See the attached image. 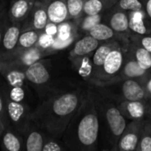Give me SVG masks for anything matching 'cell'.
Wrapping results in <instances>:
<instances>
[{
    "instance_id": "obj_1",
    "label": "cell",
    "mask_w": 151,
    "mask_h": 151,
    "mask_svg": "<svg viewBox=\"0 0 151 151\" xmlns=\"http://www.w3.org/2000/svg\"><path fill=\"white\" fill-rule=\"evenodd\" d=\"M80 104L74 92H64L40 102L32 111L30 119L36 122L48 134L59 138L65 133Z\"/></svg>"
},
{
    "instance_id": "obj_2",
    "label": "cell",
    "mask_w": 151,
    "mask_h": 151,
    "mask_svg": "<svg viewBox=\"0 0 151 151\" xmlns=\"http://www.w3.org/2000/svg\"><path fill=\"white\" fill-rule=\"evenodd\" d=\"M0 73L5 80L9 98L12 101L24 104L34 111L39 104V98L28 82L25 70L4 67L0 69Z\"/></svg>"
},
{
    "instance_id": "obj_3",
    "label": "cell",
    "mask_w": 151,
    "mask_h": 151,
    "mask_svg": "<svg viewBox=\"0 0 151 151\" xmlns=\"http://www.w3.org/2000/svg\"><path fill=\"white\" fill-rule=\"evenodd\" d=\"M99 124L96 115L94 113H88L78 120L75 128L66 127L64 133L65 144L69 146L71 142L76 139L80 144L90 146L96 142Z\"/></svg>"
},
{
    "instance_id": "obj_4",
    "label": "cell",
    "mask_w": 151,
    "mask_h": 151,
    "mask_svg": "<svg viewBox=\"0 0 151 151\" xmlns=\"http://www.w3.org/2000/svg\"><path fill=\"white\" fill-rule=\"evenodd\" d=\"M55 52V50L49 48L43 49L35 46L30 49L15 50L9 54L0 55V69L4 67L26 69L40 59L49 57Z\"/></svg>"
},
{
    "instance_id": "obj_5",
    "label": "cell",
    "mask_w": 151,
    "mask_h": 151,
    "mask_svg": "<svg viewBox=\"0 0 151 151\" xmlns=\"http://www.w3.org/2000/svg\"><path fill=\"white\" fill-rule=\"evenodd\" d=\"M32 111L33 110L27 105L12 101L10 98H8L6 104L7 127H12L23 134L30 120V115Z\"/></svg>"
},
{
    "instance_id": "obj_6",
    "label": "cell",
    "mask_w": 151,
    "mask_h": 151,
    "mask_svg": "<svg viewBox=\"0 0 151 151\" xmlns=\"http://www.w3.org/2000/svg\"><path fill=\"white\" fill-rule=\"evenodd\" d=\"M49 22L45 5L40 0H36L30 13L23 20L22 31L27 29H35L42 32L45 30Z\"/></svg>"
},
{
    "instance_id": "obj_7",
    "label": "cell",
    "mask_w": 151,
    "mask_h": 151,
    "mask_svg": "<svg viewBox=\"0 0 151 151\" xmlns=\"http://www.w3.org/2000/svg\"><path fill=\"white\" fill-rule=\"evenodd\" d=\"M25 151H42L47 133L34 120L30 119L23 133Z\"/></svg>"
},
{
    "instance_id": "obj_8",
    "label": "cell",
    "mask_w": 151,
    "mask_h": 151,
    "mask_svg": "<svg viewBox=\"0 0 151 151\" xmlns=\"http://www.w3.org/2000/svg\"><path fill=\"white\" fill-rule=\"evenodd\" d=\"M22 22H12L9 19L4 31L0 44V55L13 52L18 45L19 37L22 31Z\"/></svg>"
},
{
    "instance_id": "obj_9",
    "label": "cell",
    "mask_w": 151,
    "mask_h": 151,
    "mask_svg": "<svg viewBox=\"0 0 151 151\" xmlns=\"http://www.w3.org/2000/svg\"><path fill=\"white\" fill-rule=\"evenodd\" d=\"M0 147L6 151H25L23 135L11 127H5L0 136Z\"/></svg>"
},
{
    "instance_id": "obj_10",
    "label": "cell",
    "mask_w": 151,
    "mask_h": 151,
    "mask_svg": "<svg viewBox=\"0 0 151 151\" xmlns=\"http://www.w3.org/2000/svg\"><path fill=\"white\" fill-rule=\"evenodd\" d=\"M46 7L49 21L58 25L68 18V10L65 0H40Z\"/></svg>"
},
{
    "instance_id": "obj_11",
    "label": "cell",
    "mask_w": 151,
    "mask_h": 151,
    "mask_svg": "<svg viewBox=\"0 0 151 151\" xmlns=\"http://www.w3.org/2000/svg\"><path fill=\"white\" fill-rule=\"evenodd\" d=\"M36 0H10L8 17L12 22H22L30 13Z\"/></svg>"
},
{
    "instance_id": "obj_12",
    "label": "cell",
    "mask_w": 151,
    "mask_h": 151,
    "mask_svg": "<svg viewBox=\"0 0 151 151\" xmlns=\"http://www.w3.org/2000/svg\"><path fill=\"white\" fill-rule=\"evenodd\" d=\"M106 119L112 134L115 136L121 135L126 128V120L119 111L114 107L110 108L106 112Z\"/></svg>"
},
{
    "instance_id": "obj_13",
    "label": "cell",
    "mask_w": 151,
    "mask_h": 151,
    "mask_svg": "<svg viewBox=\"0 0 151 151\" xmlns=\"http://www.w3.org/2000/svg\"><path fill=\"white\" fill-rule=\"evenodd\" d=\"M41 34H42V31H38L35 29H27V30L21 31L20 35L19 37L18 45L15 50H27V49H30V48L36 46Z\"/></svg>"
},
{
    "instance_id": "obj_14",
    "label": "cell",
    "mask_w": 151,
    "mask_h": 151,
    "mask_svg": "<svg viewBox=\"0 0 151 151\" xmlns=\"http://www.w3.org/2000/svg\"><path fill=\"white\" fill-rule=\"evenodd\" d=\"M97 47H98V41L96 39H95L91 35L85 36L75 43L73 50L71 52V56L72 57L84 56L94 51Z\"/></svg>"
},
{
    "instance_id": "obj_15",
    "label": "cell",
    "mask_w": 151,
    "mask_h": 151,
    "mask_svg": "<svg viewBox=\"0 0 151 151\" xmlns=\"http://www.w3.org/2000/svg\"><path fill=\"white\" fill-rule=\"evenodd\" d=\"M122 90L125 97L130 102L140 101L144 97V90L139 83L133 80L125 81L122 87Z\"/></svg>"
},
{
    "instance_id": "obj_16",
    "label": "cell",
    "mask_w": 151,
    "mask_h": 151,
    "mask_svg": "<svg viewBox=\"0 0 151 151\" xmlns=\"http://www.w3.org/2000/svg\"><path fill=\"white\" fill-rule=\"evenodd\" d=\"M123 62V57L119 50H111L104 62V69L108 74L116 73L121 67Z\"/></svg>"
},
{
    "instance_id": "obj_17",
    "label": "cell",
    "mask_w": 151,
    "mask_h": 151,
    "mask_svg": "<svg viewBox=\"0 0 151 151\" xmlns=\"http://www.w3.org/2000/svg\"><path fill=\"white\" fill-rule=\"evenodd\" d=\"M89 34L92 37H94L97 41L111 39L114 35L113 29L111 27L102 23H98L95 25L92 28H90Z\"/></svg>"
},
{
    "instance_id": "obj_18",
    "label": "cell",
    "mask_w": 151,
    "mask_h": 151,
    "mask_svg": "<svg viewBox=\"0 0 151 151\" xmlns=\"http://www.w3.org/2000/svg\"><path fill=\"white\" fill-rule=\"evenodd\" d=\"M7 86L4 76L0 73V118L4 121L5 127L8 126L6 119V104L8 100Z\"/></svg>"
},
{
    "instance_id": "obj_19",
    "label": "cell",
    "mask_w": 151,
    "mask_h": 151,
    "mask_svg": "<svg viewBox=\"0 0 151 151\" xmlns=\"http://www.w3.org/2000/svg\"><path fill=\"white\" fill-rule=\"evenodd\" d=\"M111 27L118 32H124L129 27V19L123 12H116L111 19Z\"/></svg>"
},
{
    "instance_id": "obj_20",
    "label": "cell",
    "mask_w": 151,
    "mask_h": 151,
    "mask_svg": "<svg viewBox=\"0 0 151 151\" xmlns=\"http://www.w3.org/2000/svg\"><path fill=\"white\" fill-rule=\"evenodd\" d=\"M138 144V136L134 134H127L119 142V149L124 151L134 150Z\"/></svg>"
},
{
    "instance_id": "obj_21",
    "label": "cell",
    "mask_w": 151,
    "mask_h": 151,
    "mask_svg": "<svg viewBox=\"0 0 151 151\" xmlns=\"http://www.w3.org/2000/svg\"><path fill=\"white\" fill-rule=\"evenodd\" d=\"M136 61L144 70H148L151 67V55L150 52L144 48L138 49L135 52Z\"/></svg>"
},
{
    "instance_id": "obj_22",
    "label": "cell",
    "mask_w": 151,
    "mask_h": 151,
    "mask_svg": "<svg viewBox=\"0 0 151 151\" xmlns=\"http://www.w3.org/2000/svg\"><path fill=\"white\" fill-rule=\"evenodd\" d=\"M129 27L140 34V35H144L146 32H147V29H146V27L144 25V22L142 20V15L140 13H135L129 20Z\"/></svg>"
},
{
    "instance_id": "obj_23",
    "label": "cell",
    "mask_w": 151,
    "mask_h": 151,
    "mask_svg": "<svg viewBox=\"0 0 151 151\" xmlns=\"http://www.w3.org/2000/svg\"><path fill=\"white\" fill-rule=\"evenodd\" d=\"M70 18H76L83 11V0H65Z\"/></svg>"
},
{
    "instance_id": "obj_24",
    "label": "cell",
    "mask_w": 151,
    "mask_h": 151,
    "mask_svg": "<svg viewBox=\"0 0 151 151\" xmlns=\"http://www.w3.org/2000/svg\"><path fill=\"white\" fill-rule=\"evenodd\" d=\"M146 70H144L142 67L140 66L137 61H130L128 62L125 66V73L127 76L134 78L139 77L144 74Z\"/></svg>"
},
{
    "instance_id": "obj_25",
    "label": "cell",
    "mask_w": 151,
    "mask_h": 151,
    "mask_svg": "<svg viewBox=\"0 0 151 151\" xmlns=\"http://www.w3.org/2000/svg\"><path fill=\"white\" fill-rule=\"evenodd\" d=\"M103 9V4L100 0H88L83 4V12L87 15H96Z\"/></svg>"
},
{
    "instance_id": "obj_26",
    "label": "cell",
    "mask_w": 151,
    "mask_h": 151,
    "mask_svg": "<svg viewBox=\"0 0 151 151\" xmlns=\"http://www.w3.org/2000/svg\"><path fill=\"white\" fill-rule=\"evenodd\" d=\"M58 137L50 135L47 134L45 140H44V143H43V147H42V151H61L64 150V147L62 146V144H60V142L58 141L57 139Z\"/></svg>"
},
{
    "instance_id": "obj_27",
    "label": "cell",
    "mask_w": 151,
    "mask_h": 151,
    "mask_svg": "<svg viewBox=\"0 0 151 151\" xmlns=\"http://www.w3.org/2000/svg\"><path fill=\"white\" fill-rule=\"evenodd\" d=\"M127 111L134 119H140L144 115V105L138 101H132L127 104Z\"/></svg>"
},
{
    "instance_id": "obj_28",
    "label": "cell",
    "mask_w": 151,
    "mask_h": 151,
    "mask_svg": "<svg viewBox=\"0 0 151 151\" xmlns=\"http://www.w3.org/2000/svg\"><path fill=\"white\" fill-rule=\"evenodd\" d=\"M111 48L109 46H106V45H104V46H101L99 47L95 54H94V57H93V62L97 66H100V65H104V62L106 58V57L108 56V54L110 53L111 51Z\"/></svg>"
},
{
    "instance_id": "obj_29",
    "label": "cell",
    "mask_w": 151,
    "mask_h": 151,
    "mask_svg": "<svg viewBox=\"0 0 151 151\" xmlns=\"http://www.w3.org/2000/svg\"><path fill=\"white\" fill-rule=\"evenodd\" d=\"M119 5L123 10H131L139 12L142 8V4L139 0H120Z\"/></svg>"
},
{
    "instance_id": "obj_30",
    "label": "cell",
    "mask_w": 151,
    "mask_h": 151,
    "mask_svg": "<svg viewBox=\"0 0 151 151\" xmlns=\"http://www.w3.org/2000/svg\"><path fill=\"white\" fill-rule=\"evenodd\" d=\"M54 40H55L54 35H48L47 33H45L43 31V32H42V34H41V35L39 37L37 46H39L41 48H43V49L51 48V46H52V44L54 42Z\"/></svg>"
},
{
    "instance_id": "obj_31",
    "label": "cell",
    "mask_w": 151,
    "mask_h": 151,
    "mask_svg": "<svg viewBox=\"0 0 151 151\" xmlns=\"http://www.w3.org/2000/svg\"><path fill=\"white\" fill-rule=\"evenodd\" d=\"M101 17L96 14V15H88V17L84 19L82 23V28L85 30H90L95 25L100 23Z\"/></svg>"
},
{
    "instance_id": "obj_32",
    "label": "cell",
    "mask_w": 151,
    "mask_h": 151,
    "mask_svg": "<svg viewBox=\"0 0 151 151\" xmlns=\"http://www.w3.org/2000/svg\"><path fill=\"white\" fill-rule=\"evenodd\" d=\"M8 21H9V17H8V8H7L0 14V44L2 42L4 31L5 29Z\"/></svg>"
},
{
    "instance_id": "obj_33",
    "label": "cell",
    "mask_w": 151,
    "mask_h": 151,
    "mask_svg": "<svg viewBox=\"0 0 151 151\" xmlns=\"http://www.w3.org/2000/svg\"><path fill=\"white\" fill-rule=\"evenodd\" d=\"M140 149L142 151H151V137L146 136L142 138L140 144Z\"/></svg>"
},
{
    "instance_id": "obj_34",
    "label": "cell",
    "mask_w": 151,
    "mask_h": 151,
    "mask_svg": "<svg viewBox=\"0 0 151 151\" xmlns=\"http://www.w3.org/2000/svg\"><path fill=\"white\" fill-rule=\"evenodd\" d=\"M142 43L143 48L151 53V37H144L142 41Z\"/></svg>"
},
{
    "instance_id": "obj_35",
    "label": "cell",
    "mask_w": 151,
    "mask_h": 151,
    "mask_svg": "<svg viewBox=\"0 0 151 151\" xmlns=\"http://www.w3.org/2000/svg\"><path fill=\"white\" fill-rule=\"evenodd\" d=\"M10 0H0V14L8 8Z\"/></svg>"
},
{
    "instance_id": "obj_36",
    "label": "cell",
    "mask_w": 151,
    "mask_h": 151,
    "mask_svg": "<svg viewBox=\"0 0 151 151\" xmlns=\"http://www.w3.org/2000/svg\"><path fill=\"white\" fill-rule=\"evenodd\" d=\"M146 9H147V13L149 14L150 18L151 19V0H149V1H148Z\"/></svg>"
},
{
    "instance_id": "obj_37",
    "label": "cell",
    "mask_w": 151,
    "mask_h": 151,
    "mask_svg": "<svg viewBox=\"0 0 151 151\" xmlns=\"http://www.w3.org/2000/svg\"><path fill=\"white\" fill-rule=\"evenodd\" d=\"M4 127H5V125H4V121L2 120V119L0 118V136H1V134H2V133H3V131H4Z\"/></svg>"
},
{
    "instance_id": "obj_38",
    "label": "cell",
    "mask_w": 151,
    "mask_h": 151,
    "mask_svg": "<svg viewBox=\"0 0 151 151\" xmlns=\"http://www.w3.org/2000/svg\"><path fill=\"white\" fill-rule=\"evenodd\" d=\"M148 89H149V91L150 92L151 94V80L149 81V83H148Z\"/></svg>"
}]
</instances>
